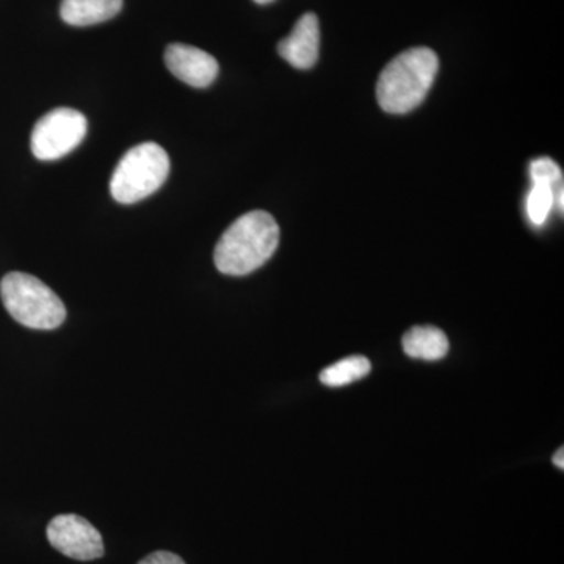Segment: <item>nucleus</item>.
Here are the masks:
<instances>
[{
	"instance_id": "f257e3e1",
	"label": "nucleus",
	"mask_w": 564,
	"mask_h": 564,
	"mask_svg": "<svg viewBox=\"0 0 564 564\" xmlns=\"http://www.w3.org/2000/svg\"><path fill=\"white\" fill-rule=\"evenodd\" d=\"M280 226L265 210H251L223 232L215 247V267L229 276L261 269L280 245Z\"/></svg>"
},
{
	"instance_id": "f03ea898",
	"label": "nucleus",
	"mask_w": 564,
	"mask_h": 564,
	"mask_svg": "<svg viewBox=\"0 0 564 564\" xmlns=\"http://www.w3.org/2000/svg\"><path fill=\"white\" fill-rule=\"evenodd\" d=\"M440 69V58L430 47H413L397 55L381 70L377 99L381 109L404 115L421 106Z\"/></svg>"
},
{
	"instance_id": "7ed1b4c3",
	"label": "nucleus",
	"mask_w": 564,
	"mask_h": 564,
	"mask_svg": "<svg viewBox=\"0 0 564 564\" xmlns=\"http://www.w3.org/2000/svg\"><path fill=\"white\" fill-rule=\"evenodd\" d=\"M0 296L11 317L32 329H55L65 322L61 296L32 274L11 272L0 282Z\"/></svg>"
},
{
	"instance_id": "20e7f679",
	"label": "nucleus",
	"mask_w": 564,
	"mask_h": 564,
	"mask_svg": "<svg viewBox=\"0 0 564 564\" xmlns=\"http://www.w3.org/2000/svg\"><path fill=\"white\" fill-rule=\"evenodd\" d=\"M170 173V158L161 144L141 143L122 155L110 180L115 202L135 204L158 192Z\"/></svg>"
},
{
	"instance_id": "39448f33",
	"label": "nucleus",
	"mask_w": 564,
	"mask_h": 564,
	"mask_svg": "<svg viewBox=\"0 0 564 564\" xmlns=\"http://www.w3.org/2000/svg\"><path fill=\"white\" fill-rule=\"evenodd\" d=\"M87 118L74 109L51 110L33 128L31 147L39 161H58L76 150L87 135Z\"/></svg>"
},
{
	"instance_id": "423d86ee",
	"label": "nucleus",
	"mask_w": 564,
	"mask_h": 564,
	"mask_svg": "<svg viewBox=\"0 0 564 564\" xmlns=\"http://www.w3.org/2000/svg\"><path fill=\"white\" fill-rule=\"evenodd\" d=\"M52 547L79 562H91L104 555L101 533L77 514H61L52 519L46 530Z\"/></svg>"
},
{
	"instance_id": "0eeeda50",
	"label": "nucleus",
	"mask_w": 564,
	"mask_h": 564,
	"mask_svg": "<svg viewBox=\"0 0 564 564\" xmlns=\"http://www.w3.org/2000/svg\"><path fill=\"white\" fill-rule=\"evenodd\" d=\"M165 65L174 77L195 88L209 87L220 70L217 58L206 51L181 43L166 47Z\"/></svg>"
},
{
	"instance_id": "6e6552de",
	"label": "nucleus",
	"mask_w": 564,
	"mask_h": 564,
	"mask_svg": "<svg viewBox=\"0 0 564 564\" xmlns=\"http://www.w3.org/2000/svg\"><path fill=\"white\" fill-rule=\"evenodd\" d=\"M321 25L314 13H306L296 21L288 39L278 44V54L296 69H311L318 61Z\"/></svg>"
},
{
	"instance_id": "1a4fd4ad",
	"label": "nucleus",
	"mask_w": 564,
	"mask_h": 564,
	"mask_svg": "<svg viewBox=\"0 0 564 564\" xmlns=\"http://www.w3.org/2000/svg\"><path fill=\"white\" fill-rule=\"evenodd\" d=\"M121 9L122 0H63L61 17L74 28H87L110 21Z\"/></svg>"
},
{
	"instance_id": "9d476101",
	"label": "nucleus",
	"mask_w": 564,
	"mask_h": 564,
	"mask_svg": "<svg viewBox=\"0 0 564 564\" xmlns=\"http://www.w3.org/2000/svg\"><path fill=\"white\" fill-rule=\"evenodd\" d=\"M403 350L410 358L440 361L448 352V339L436 326H414L403 336Z\"/></svg>"
},
{
	"instance_id": "9b49d317",
	"label": "nucleus",
	"mask_w": 564,
	"mask_h": 564,
	"mask_svg": "<svg viewBox=\"0 0 564 564\" xmlns=\"http://www.w3.org/2000/svg\"><path fill=\"white\" fill-rule=\"evenodd\" d=\"M372 364L364 356H350L343 361L334 362L332 366L322 370L321 381L328 388H343V386L355 383L362 380L370 373Z\"/></svg>"
},
{
	"instance_id": "f8f14e48",
	"label": "nucleus",
	"mask_w": 564,
	"mask_h": 564,
	"mask_svg": "<svg viewBox=\"0 0 564 564\" xmlns=\"http://www.w3.org/2000/svg\"><path fill=\"white\" fill-rule=\"evenodd\" d=\"M554 198L552 185L533 184L529 202H527V212H529V217L533 225H544L549 214H551L552 206H554Z\"/></svg>"
},
{
	"instance_id": "ddd939ff",
	"label": "nucleus",
	"mask_w": 564,
	"mask_h": 564,
	"mask_svg": "<svg viewBox=\"0 0 564 564\" xmlns=\"http://www.w3.org/2000/svg\"><path fill=\"white\" fill-rule=\"evenodd\" d=\"M530 176H532L533 184L554 185L556 182L562 181V169L556 165V162L549 158L536 159L530 165Z\"/></svg>"
},
{
	"instance_id": "4468645a",
	"label": "nucleus",
	"mask_w": 564,
	"mask_h": 564,
	"mask_svg": "<svg viewBox=\"0 0 564 564\" xmlns=\"http://www.w3.org/2000/svg\"><path fill=\"white\" fill-rule=\"evenodd\" d=\"M139 564H185L180 555L172 552L159 551L141 560Z\"/></svg>"
},
{
	"instance_id": "2eb2a0df",
	"label": "nucleus",
	"mask_w": 564,
	"mask_h": 564,
	"mask_svg": "<svg viewBox=\"0 0 564 564\" xmlns=\"http://www.w3.org/2000/svg\"><path fill=\"white\" fill-rule=\"evenodd\" d=\"M564 451L563 448H560L558 452L554 455V464L555 467H558L560 470L564 469Z\"/></svg>"
},
{
	"instance_id": "dca6fc26",
	"label": "nucleus",
	"mask_w": 564,
	"mask_h": 564,
	"mask_svg": "<svg viewBox=\"0 0 564 564\" xmlns=\"http://www.w3.org/2000/svg\"><path fill=\"white\" fill-rule=\"evenodd\" d=\"M256 3H259V6H267V3H272L274 0H254Z\"/></svg>"
},
{
	"instance_id": "f3484780",
	"label": "nucleus",
	"mask_w": 564,
	"mask_h": 564,
	"mask_svg": "<svg viewBox=\"0 0 564 564\" xmlns=\"http://www.w3.org/2000/svg\"><path fill=\"white\" fill-rule=\"evenodd\" d=\"M558 204H560V209L563 210V204H564V202H563V188H562V191H560Z\"/></svg>"
}]
</instances>
